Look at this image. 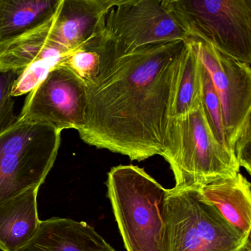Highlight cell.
<instances>
[{
	"mask_svg": "<svg viewBox=\"0 0 251 251\" xmlns=\"http://www.w3.org/2000/svg\"><path fill=\"white\" fill-rule=\"evenodd\" d=\"M185 45L186 41L152 44L100 60L98 76L85 84L80 139L131 161L161 156Z\"/></svg>",
	"mask_w": 251,
	"mask_h": 251,
	"instance_id": "cell-1",
	"label": "cell"
},
{
	"mask_svg": "<svg viewBox=\"0 0 251 251\" xmlns=\"http://www.w3.org/2000/svg\"><path fill=\"white\" fill-rule=\"evenodd\" d=\"M107 196L127 251H166L167 189L143 168L119 165L108 172Z\"/></svg>",
	"mask_w": 251,
	"mask_h": 251,
	"instance_id": "cell-2",
	"label": "cell"
},
{
	"mask_svg": "<svg viewBox=\"0 0 251 251\" xmlns=\"http://www.w3.org/2000/svg\"><path fill=\"white\" fill-rule=\"evenodd\" d=\"M161 156L170 164L176 189H202L240 170L234 154L216 137L202 101L192 112L170 119Z\"/></svg>",
	"mask_w": 251,
	"mask_h": 251,
	"instance_id": "cell-3",
	"label": "cell"
},
{
	"mask_svg": "<svg viewBox=\"0 0 251 251\" xmlns=\"http://www.w3.org/2000/svg\"><path fill=\"white\" fill-rule=\"evenodd\" d=\"M201 189H167L166 251H241L251 236L227 223Z\"/></svg>",
	"mask_w": 251,
	"mask_h": 251,
	"instance_id": "cell-4",
	"label": "cell"
},
{
	"mask_svg": "<svg viewBox=\"0 0 251 251\" xmlns=\"http://www.w3.org/2000/svg\"><path fill=\"white\" fill-rule=\"evenodd\" d=\"M62 130L17 121L0 134V203L41 186L53 167Z\"/></svg>",
	"mask_w": 251,
	"mask_h": 251,
	"instance_id": "cell-5",
	"label": "cell"
},
{
	"mask_svg": "<svg viewBox=\"0 0 251 251\" xmlns=\"http://www.w3.org/2000/svg\"><path fill=\"white\" fill-rule=\"evenodd\" d=\"M189 36L251 65V0H164Z\"/></svg>",
	"mask_w": 251,
	"mask_h": 251,
	"instance_id": "cell-6",
	"label": "cell"
},
{
	"mask_svg": "<svg viewBox=\"0 0 251 251\" xmlns=\"http://www.w3.org/2000/svg\"><path fill=\"white\" fill-rule=\"evenodd\" d=\"M187 39L164 0H117L95 50L101 60L114 59L145 45Z\"/></svg>",
	"mask_w": 251,
	"mask_h": 251,
	"instance_id": "cell-7",
	"label": "cell"
},
{
	"mask_svg": "<svg viewBox=\"0 0 251 251\" xmlns=\"http://www.w3.org/2000/svg\"><path fill=\"white\" fill-rule=\"evenodd\" d=\"M187 39L211 77L221 104L227 145L233 152L241 135L251 130V65L222 53L202 39Z\"/></svg>",
	"mask_w": 251,
	"mask_h": 251,
	"instance_id": "cell-8",
	"label": "cell"
},
{
	"mask_svg": "<svg viewBox=\"0 0 251 251\" xmlns=\"http://www.w3.org/2000/svg\"><path fill=\"white\" fill-rule=\"evenodd\" d=\"M85 83L70 69L58 65L27 94L17 121L45 123L60 130H79L86 116Z\"/></svg>",
	"mask_w": 251,
	"mask_h": 251,
	"instance_id": "cell-9",
	"label": "cell"
},
{
	"mask_svg": "<svg viewBox=\"0 0 251 251\" xmlns=\"http://www.w3.org/2000/svg\"><path fill=\"white\" fill-rule=\"evenodd\" d=\"M117 0H61L50 45L62 55L84 46L103 31L105 17Z\"/></svg>",
	"mask_w": 251,
	"mask_h": 251,
	"instance_id": "cell-10",
	"label": "cell"
},
{
	"mask_svg": "<svg viewBox=\"0 0 251 251\" xmlns=\"http://www.w3.org/2000/svg\"><path fill=\"white\" fill-rule=\"evenodd\" d=\"M17 251H115L83 221L52 217L41 220L31 239Z\"/></svg>",
	"mask_w": 251,
	"mask_h": 251,
	"instance_id": "cell-11",
	"label": "cell"
},
{
	"mask_svg": "<svg viewBox=\"0 0 251 251\" xmlns=\"http://www.w3.org/2000/svg\"><path fill=\"white\" fill-rule=\"evenodd\" d=\"M39 188H30L0 203V251H19L34 236L41 223Z\"/></svg>",
	"mask_w": 251,
	"mask_h": 251,
	"instance_id": "cell-12",
	"label": "cell"
},
{
	"mask_svg": "<svg viewBox=\"0 0 251 251\" xmlns=\"http://www.w3.org/2000/svg\"><path fill=\"white\" fill-rule=\"evenodd\" d=\"M202 195L225 220L247 236L251 231V184L240 173L204 186Z\"/></svg>",
	"mask_w": 251,
	"mask_h": 251,
	"instance_id": "cell-13",
	"label": "cell"
},
{
	"mask_svg": "<svg viewBox=\"0 0 251 251\" xmlns=\"http://www.w3.org/2000/svg\"><path fill=\"white\" fill-rule=\"evenodd\" d=\"M61 0H0V48L49 20Z\"/></svg>",
	"mask_w": 251,
	"mask_h": 251,
	"instance_id": "cell-14",
	"label": "cell"
},
{
	"mask_svg": "<svg viewBox=\"0 0 251 251\" xmlns=\"http://www.w3.org/2000/svg\"><path fill=\"white\" fill-rule=\"evenodd\" d=\"M202 66L195 48L186 39L175 83L170 119L196 109L202 101Z\"/></svg>",
	"mask_w": 251,
	"mask_h": 251,
	"instance_id": "cell-15",
	"label": "cell"
},
{
	"mask_svg": "<svg viewBox=\"0 0 251 251\" xmlns=\"http://www.w3.org/2000/svg\"><path fill=\"white\" fill-rule=\"evenodd\" d=\"M55 14L43 24L0 48V71L22 72L48 51L55 50L50 45Z\"/></svg>",
	"mask_w": 251,
	"mask_h": 251,
	"instance_id": "cell-16",
	"label": "cell"
},
{
	"mask_svg": "<svg viewBox=\"0 0 251 251\" xmlns=\"http://www.w3.org/2000/svg\"><path fill=\"white\" fill-rule=\"evenodd\" d=\"M64 57L58 51L51 50L42 58L32 63L17 77L11 91V96L17 98L31 92L48 76L51 70L59 65Z\"/></svg>",
	"mask_w": 251,
	"mask_h": 251,
	"instance_id": "cell-17",
	"label": "cell"
},
{
	"mask_svg": "<svg viewBox=\"0 0 251 251\" xmlns=\"http://www.w3.org/2000/svg\"><path fill=\"white\" fill-rule=\"evenodd\" d=\"M60 65L70 69L86 84L98 76L100 67V58L96 51L83 46L64 56Z\"/></svg>",
	"mask_w": 251,
	"mask_h": 251,
	"instance_id": "cell-18",
	"label": "cell"
},
{
	"mask_svg": "<svg viewBox=\"0 0 251 251\" xmlns=\"http://www.w3.org/2000/svg\"><path fill=\"white\" fill-rule=\"evenodd\" d=\"M202 104L216 137L229 149L223 123L221 104L213 86L211 77L204 67L202 68Z\"/></svg>",
	"mask_w": 251,
	"mask_h": 251,
	"instance_id": "cell-19",
	"label": "cell"
},
{
	"mask_svg": "<svg viewBox=\"0 0 251 251\" xmlns=\"http://www.w3.org/2000/svg\"><path fill=\"white\" fill-rule=\"evenodd\" d=\"M21 72L0 71V134L17 122L15 102L11 96L14 83Z\"/></svg>",
	"mask_w": 251,
	"mask_h": 251,
	"instance_id": "cell-20",
	"label": "cell"
},
{
	"mask_svg": "<svg viewBox=\"0 0 251 251\" xmlns=\"http://www.w3.org/2000/svg\"><path fill=\"white\" fill-rule=\"evenodd\" d=\"M233 153L239 167L251 174V130L241 135L233 148Z\"/></svg>",
	"mask_w": 251,
	"mask_h": 251,
	"instance_id": "cell-21",
	"label": "cell"
}]
</instances>
